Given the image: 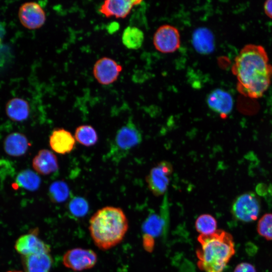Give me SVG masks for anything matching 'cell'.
Returning a JSON list of instances; mask_svg holds the SVG:
<instances>
[{"mask_svg": "<svg viewBox=\"0 0 272 272\" xmlns=\"http://www.w3.org/2000/svg\"><path fill=\"white\" fill-rule=\"evenodd\" d=\"M232 71L237 80L238 91L250 98L261 97L272 78V65L267 53L258 45L244 46L236 57Z\"/></svg>", "mask_w": 272, "mask_h": 272, "instance_id": "6da1fadb", "label": "cell"}, {"mask_svg": "<svg viewBox=\"0 0 272 272\" xmlns=\"http://www.w3.org/2000/svg\"><path fill=\"white\" fill-rule=\"evenodd\" d=\"M128 227L127 219L121 209L107 206L93 215L89 221V230L96 246L105 250L123 240Z\"/></svg>", "mask_w": 272, "mask_h": 272, "instance_id": "7a4b0ae2", "label": "cell"}, {"mask_svg": "<svg viewBox=\"0 0 272 272\" xmlns=\"http://www.w3.org/2000/svg\"><path fill=\"white\" fill-rule=\"evenodd\" d=\"M199 246L196 251L197 266L205 272H222L235 252L231 234L218 230L210 235L197 237Z\"/></svg>", "mask_w": 272, "mask_h": 272, "instance_id": "3957f363", "label": "cell"}, {"mask_svg": "<svg viewBox=\"0 0 272 272\" xmlns=\"http://www.w3.org/2000/svg\"><path fill=\"white\" fill-rule=\"evenodd\" d=\"M142 140L140 130L129 120L117 131L109 153L114 159H118L140 144Z\"/></svg>", "mask_w": 272, "mask_h": 272, "instance_id": "277c9868", "label": "cell"}, {"mask_svg": "<svg viewBox=\"0 0 272 272\" xmlns=\"http://www.w3.org/2000/svg\"><path fill=\"white\" fill-rule=\"evenodd\" d=\"M173 172L172 164L167 161L158 163L152 168L146 177L148 187L155 196L165 194L169 186Z\"/></svg>", "mask_w": 272, "mask_h": 272, "instance_id": "5b68a950", "label": "cell"}, {"mask_svg": "<svg viewBox=\"0 0 272 272\" xmlns=\"http://www.w3.org/2000/svg\"><path fill=\"white\" fill-rule=\"evenodd\" d=\"M260 203L256 195L251 192L243 193L238 196L232 206L234 217L244 222L255 221L260 212Z\"/></svg>", "mask_w": 272, "mask_h": 272, "instance_id": "8992f818", "label": "cell"}, {"mask_svg": "<svg viewBox=\"0 0 272 272\" xmlns=\"http://www.w3.org/2000/svg\"><path fill=\"white\" fill-rule=\"evenodd\" d=\"M97 261V255L93 250L82 248L69 250L62 257L63 265L75 271L91 268Z\"/></svg>", "mask_w": 272, "mask_h": 272, "instance_id": "52a82bcc", "label": "cell"}, {"mask_svg": "<svg viewBox=\"0 0 272 272\" xmlns=\"http://www.w3.org/2000/svg\"><path fill=\"white\" fill-rule=\"evenodd\" d=\"M153 43L155 48L161 52H173L180 46L179 32L174 26L169 25L161 26L154 34Z\"/></svg>", "mask_w": 272, "mask_h": 272, "instance_id": "ba28073f", "label": "cell"}, {"mask_svg": "<svg viewBox=\"0 0 272 272\" xmlns=\"http://www.w3.org/2000/svg\"><path fill=\"white\" fill-rule=\"evenodd\" d=\"M21 24L26 28L35 30L42 27L46 21V14L41 6L34 2L22 4L18 11Z\"/></svg>", "mask_w": 272, "mask_h": 272, "instance_id": "9c48e42d", "label": "cell"}, {"mask_svg": "<svg viewBox=\"0 0 272 272\" xmlns=\"http://www.w3.org/2000/svg\"><path fill=\"white\" fill-rule=\"evenodd\" d=\"M122 70L121 65L114 59L103 57L94 63L93 74L99 84L108 85L117 80Z\"/></svg>", "mask_w": 272, "mask_h": 272, "instance_id": "30bf717a", "label": "cell"}, {"mask_svg": "<svg viewBox=\"0 0 272 272\" xmlns=\"http://www.w3.org/2000/svg\"><path fill=\"white\" fill-rule=\"evenodd\" d=\"M15 248L22 256L50 251L49 246L38 237V230L20 237L15 243Z\"/></svg>", "mask_w": 272, "mask_h": 272, "instance_id": "8fae6325", "label": "cell"}, {"mask_svg": "<svg viewBox=\"0 0 272 272\" xmlns=\"http://www.w3.org/2000/svg\"><path fill=\"white\" fill-rule=\"evenodd\" d=\"M207 102L209 107L224 118L232 111L233 100L232 96L221 89L213 90L209 94Z\"/></svg>", "mask_w": 272, "mask_h": 272, "instance_id": "7c38bea8", "label": "cell"}, {"mask_svg": "<svg viewBox=\"0 0 272 272\" xmlns=\"http://www.w3.org/2000/svg\"><path fill=\"white\" fill-rule=\"evenodd\" d=\"M141 2V1L106 0L100 6L99 12L107 18H124L133 7Z\"/></svg>", "mask_w": 272, "mask_h": 272, "instance_id": "4fadbf2b", "label": "cell"}, {"mask_svg": "<svg viewBox=\"0 0 272 272\" xmlns=\"http://www.w3.org/2000/svg\"><path fill=\"white\" fill-rule=\"evenodd\" d=\"M49 144L54 152L64 155L73 150L76 145V140L69 131L62 128H58L54 129L51 132Z\"/></svg>", "mask_w": 272, "mask_h": 272, "instance_id": "5bb4252c", "label": "cell"}, {"mask_svg": "<svg viewBox=\"0 0 272 272\" xmlns=\"http://www.w3.org/2000/svg\"><path fill=\"white\" fill-rule=\"evenodd\" d=\"M32 166L37 173L47 175L56 171L58 164L56 156L52 152L42 149L34 157Z\"/></svg>", "mask_w": 272, "mask_h": 272, "instance_id": "9a60e30c", "label": "cell"}, {"mask_svg": "<svg viewBox=\"0 0 272 272\" xmlns=\"http://www.w3.org/2000/svg\"><path fill=\"white\" fill-rule=\"evenodd\" d=\"M191 43L195 50L201 54H209L215 49L214 36L212 32L206 27L198 28L193 32Z\"/></svg>", "mask_w": 272, "mask_h": 272, "instance_id": "2e32d148", "label": "cell"}, {"mask_svg": "<svg viewBox=\"0 0 272 272\" xmlns=\"http://www.w3.org/2000/svg\"><path fill=\"white\" fill-rule=\"evenodd\" d=\"M25 272H49L52 258L49 253H39L22 256Z\"/></svg>", "mask_w": 272, "mask_h": 272, "instance_id": "e0dca14e", "label": "cell"}, {"mask_svg": "<svg viewBox=\"0 0 272 272\" xmlns=\"http://www.w3.org/2000/svg\"><path fill=\"white\" fill-rule=\"evenodd\" d=\"M29 146L26 137L20 132H13L9 134L4 142L6 153L14 157L21 156L25 154Z\"/></svg>", "mask_w": 272, "mask_h": 272, "instance_id": "ac0fdd59", "label": "cell"}, {"mask_svg": "<svg viewBox=\"0 0 272 272\" xmlns=\"http://www.w3.org/2000/svg\"><path fill=\"white\" fill-rule=\"evenodd\" d=\"M30 106L25 99L15 97L10 99L6 106L7 116L15 121H22L26 120L30 114Z\"/></svg>", "mask_w": 272, "mask_h": 272, "instance_id": "d6986e66", "label": "cell"}, {"mask_svg": "<svg viewBox=\"0 0 272 272\" xmlns=\"http://www.w3.org/2000/svg\"><path fill=\"white\" fill-rule=\"evenodd\" d=\"M123 44L128 49L140 48L144 40V32L135 26H128L123 31L122 37Z\"/></svg>", "mask_w": 272, "mask_h": 272, "instance_id": "ffe728a7", "label": "cell"}, {"mask_svg": "<svg viewBox=\"0 0 272 272\" xmlns=\"http://www.w3.org/2000/svg\"><path fill=\"white\" fill-rule=\"evenodd\" d=\"M75 138L80 144L91 147L98 141V135L96 130L91 125H81L79 126L75 132Z\"/></svg>", "mask_w": 272, "mask_h": 272, "instance_id": "44dd1931", "label": "cell"}, {"mask_svg": "<svg viewBox=\"0 0 272 272\" xmlns=\"http://www.w3.org/2000/svg\"><path fill=\"white\" fill-rule=\"evenodd\" d=\"M16 181L20 186L30 191L37 189L41 182L38 174L29 169L20 172L17 177Z\"/></svg>", "mask_w": 272, "mask_h": 272, "instance_id": "7402d4cb", "label": "cell"}, {"mask_svg": "<svg viewBox=\"0 0 272 272\" xmlns=\"http://www.w3.org/2000/svg\"><path fill=\"white\" fill-rule=\"evenodd\" d=\"M195 225L196 231L201 235H210L217 231V221L210 214L200 215L196 220Z\"/></svg>", "mask_w": 272, "mask_h": 272, "instance_id": "603a6c76", "label": "cell"}, {"mask_svg": "<svg viewBox=\"0 0 272 272\" xmlns=\"http://www.w3.org/2000/svg\"><path fill=\"white\" fill-rule=\"evenodd\" d=\"M69 188L65 182L57 181L52 183L49 188V195L51 200L54 202L65 201L69 195Z\"/></svg>", "mask_w": 272, "mask_h": 272, "instance_id": "cb8c5ba5", "label": "cell"}, {"mask_svg": "<svg viewBox=\"0 0 272 272\" xmlns=\"http://www.w3.org/2000/svg\"><path fill=\"white\" fill-rule=\"evenodd\" d=\"M164 221L156 214L150 215L143 223V230L146 234L157 236L161 232Z\"/></svg>", "mask_w": 272, "mask_h": 272, "instance_id": "d4e9b609", "label": "cell"}, {"mask_svg": "<svg viewBox=\"0 0 272 272\" xmlns=\"http://www.w3.org/2000/svg\"><path fill=\"white\" fill-rule=\"evenodd\" d=\"M257 231L265 239L272 240V214H265L260 218L257 223Z\"/></svg>", "mask_w": 272, "mask_h": 272, "instance_id": "484cf974", "label": "cell"}, {"mask_svg": "<svg viewBox=\"0 0 272 272\" xmlns=\"http://www.w3.org/2000/svg\"><path fill=\"white\" fill-rule=\"evenodd\" d=\"M70 213L76 217L84 216L89 210V205L87 200L81 197L73 198L69 204Z\"/></svg>", "mask_w": 272, "mask_h": 272, "instance_id": "4316f807", "label": "cell"}, {"mask_svg": "<svg viewBox=\"0 0 272 272\" xmlns=\"http://www.w3.org/2000/svg\"><path fill=\"white\" fill-rule=\"evenodd\" d=\"M234 272H256L254 266L248 262H241L235 267Z\"/></svg>", "mask_w": 272, "mask_h": 272, "instance_id": "83f0119b", "label": "cell"}, {"mask_svg": "<svg viewBox=\"0 0 272 272\" xmlns=\"http://www.w3.org/2000/svg\"><path fill=\"white\" fill-rule=\"evenodd\" d=\"M143 246L146 250L151 252L153 249L154 246L153 237L145 234L143 236Z\"/></svg>", "mask_w": 272, "mask_h": 272, "instance_id": "f1b7e54d", "label": "cell"}, {"mask_svg": "<svg viewBox=\"0 0 272 272\" xmlns=\"http://www.w3.org/2000/svg\"><path fill=\"white\" fill-rule=\"evenodd\" d=\"M264 11L265 14L272 19V0L267 1L264 3Z\"/></svg>", "mask_w": 272, "mask_h": 272, "instance_id": "f546056e", "label": "cell"}, {"mask_svg": "<svg viewBox=\"0 0 272 272\" xmlns=\"http://www.w3.org/2000/svg\"><path fill=\"white\" fill-rule=\"evenodd\" d=\"M119 27V24L117 22H113L108 25L107 29L108 30V32L112 34L118 30Z\"/></svg>", "mask_w": 272, "mask_h": 272, "instance_id": "4dcf8cb0", "label": "cell"}, {"mask_svg": "<svg viewBox=\"0 0 272 272\" xmlns=\"http://www.w3.org/2000/svg\"><path fill=\"white\" fill-rule=\"evenodd\" d=\"M2 34H3L2 28H0V42H1V39H2Z\"/></svg>", "mask_w": 272, "mask_h": 272, "instance_id": "1f68e13d", "label": "cell"}, {"mask_svg": "<svg viewBox=\"0 0 272 272\" xmlns=\"http://www.w3.org/2000/svg\"><path fill=\"white\" fill-rule=\"evenodd\" d=\"M7 272H22V271H17V270H13V271H8Z\"/></svg>", "mask_w": 272, "mask_h": 272, "instance_id": "d6a6232c", "label": "cell"}]
</instances>
